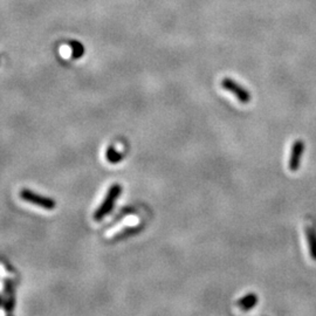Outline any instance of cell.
I'll return each mask as SVG.
<instances>
[{
  "label": "cell",
  "mask_w": 316,
  "mask_h": 316,
  "mask_svg": "<svg viewBox=\"0 0 316 316\" xmlns=\"http://www.w3.org/2000/svg\"><path fill=\"white\" fill-rule=\"evenodd\" d=\"M121 192H122L121 185L119 184L111 185V187L109 188V191H108L105 200H103L99 209L95 211L94 219L96 222L102 220L103 218L107 217V215L110 213L111 210L114 209L115 203H116V200L119 197V195H121Z\"/></svg>",
  "instance_id": "1"
},
{
  "label": "cell",
  "mask_w": 316,
  "mask_h": 316,
  "mask_svg": "<svg viewBox=\"0 0 316 316\" xmlns=\"http://www.w3.org/2000/svg\"><path fill=\"white\" fill-rule=\"evenodd\" d=\"M20 198L27 203H30L33 204V205L42 207V209L45 210L52 211L56 207L55 200L38 195L36 192L28 190V188H24V190L20 191Z\"/></svg>",
  "instance_id": "2"
},
{
  "label": "cell",
  "mask_w": 316,
  "mask_h": 316,
  "mask_svg": "<svg viewBox=\"0 0 316 316\" xmlns=\"http://www.w3.org/2000/svg\"><path fill=\"white\" fill-rule=\"evenodd\" d=\"M222 87L224 88V89H226L227 91L232 92V94L239 100V102L244 103V105H247V103L250 102L252 96H250L249 91L247 89H245V88L240 86L239 83H237L234 80L230 79V78L223 79Z\"/></svg>",
  "instance_id": "3"
},
{
  "label": "cell",
  "mask_w": 316,
  "mask_h": 316,
  "mask_svg": "<svg viewBox=\"0 0 316 316\" xmlns=\"http://www.w3.org/2000/svg\"><path fill=\"white\" fill-rule=\"evenodd\" d=\"M15 307V290L12 279L4 280V309L6 314H12Z\"/></svg>",
  "instance_id": "4"
},
{
  "label": "cell",
  "mask_w": 316,
  "mask_h": 316,
  "mask_svg": "<svg viewBox=\"0 0 316 316\" xmlns=\"http://www.w3.org/2000/svg\"><path fill=\"white\" fill-rule=\"evenodd\" d=\"M304 152V142L302 140L295 141L292 145L290 162H288V168L292 172H296L301 165V160Z\"/></svg>",
  "instance_id": "5"
},
{
  "label": "cell",
  "mask_w": 316,
  "mask_h": 316,
  "mask_svg": "<svg viewBox=\"0 0 316 316\" xmlns=\"http://www.w3.org/2000/svg\"><path fill=\"white\" fill-rule=\"evenodd\" d=\"M258 302H259V298H258L256 293H248V294L242 296L240 300H238L237 306L242 311H248L253 309L258 304Z\"/></svg>",
  "instance_id": "6"
},
{
  "label": "cell",
  "mask_w": 316,
  "mask_h": 316,
  "mask_svg": "<svg viewBox=\"0 0 316 316\" xmlns=\"http://www.w3.org/2000/svg\"><path fill=\"white\" fill-rule=\"evenodd\" d=\"M306 238L311 259L316 261V230L314 226L308 225L306 227Z\"/></svg>",
  "instance_id": "7"
},
{
  "label": "cell",
  "mask_w": 316,
  "mask_h": 316,
  "mask_svg": "<svg viewBox=\"0 0 316 316\" xmlns=\"http://www.w3.org/2000/svg\"><path fill=\"white\" fill-rule=\"evenodd\" d=\"M106 158L110 164H117L123 160V153L117 151L114 146H109V148L107 149Z\"/></svg>",
  "instance_id": "8"
},
{
  "label": "cell",
  "mask_w": 316,
  "mask_h": 316,
  "mask_svg": "<svg viewBox=\"0 0 316 316\" xmlns=\"http://www.w3.org/2000/svg\"><path fill=\"white\" fill-rule=\"evenodd\" d=\"M4 304V298H3V295L0 294V307H2Z\"/></svg>",
  "instance_id": "9"
}]
</instances>
